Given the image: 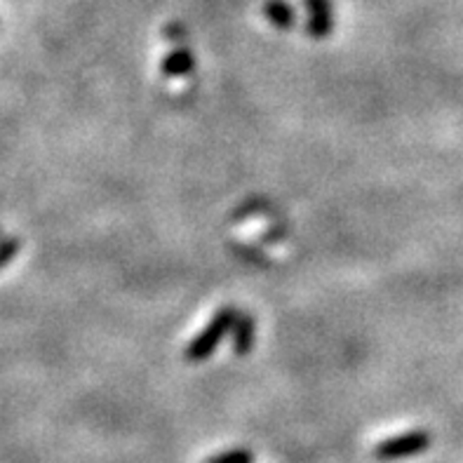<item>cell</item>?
Instances as JSON below:
<instances>
[{
  "mask_svg": "<svg viewBox=\"0 0 463 463\" xmlns=\"http://www.w3.org/2000/svg\"><path fill=\"white\" fill-rule=\"evenodd\" d=\"M238 313L241 311H235V308H231V306H223V308H219V311L210 317V323L200 329L194 339L188 341L186 351H184V358H186V363L198 364V363H205V360H210L212 355H214V351L219 348V344H222V341L231 335V329H233V323H235V317H238Z\"/></svg>",
  "mask_w": 463,
  "mask_h": 463,
  "instance_id": "1",
  "label": "cell"
},
{
  "mask_svg": "<svg viewBox=\"0 0 463 463\" xmlns=\"http://www.w3.org/2000/svg\"><path fill=\"white\" fill-rule=\"evenodd\" d=\"M433 438L429 430H410V433H400L382 440L374 447V457L379 461H400V458H410L423 454L430 447Z\"/></svg>",
  "mask_w": 463,
  "mask_h": 463,
  "instance_id": "2",
  "label": "cell"
},
{
  "mask_svg": "<svg viewBox=\"0 0 463 463\" xmlns=\"http://www.w3.org/2000/svg\"><path fill=\"white\" fill-rule=\"evenodd\" d=\"M304 7L308 12L306 22V33L313 41H325L335 31V3L332 0H304Z\"/></svg>",
  "mask_w": 463,
  "mask_h": 463,
  "instance_id": "3",
  "label": "cell"
},
{
  "mask_svg": "<svg viewBox=\"0 0 463 463\" xmlns=\"http://www.w3.org/2000/svg\"><path fill=\"white\" fill-rule=\"evenodd\" d=\"M254 344H257V320L250 313L241 311L235 317L233 329H231V346L238 358H245L252 353Z\"/></svg>",
  "mask_w": 463,
  "mask_h": 463,
  "instance_id": "4",
  "label": "cell"
},
{
  "mask_svg": "<svg viewBox=\"0 0 463 463\" xmlns=\"http://www.w3.org/2000/svg\"><path fill=\"white\" fill-rule=\"evenodd\" d=\"M195 69V57L186 45H176L170 54H165L160 61V71L167 78H182L188 76Z\"/></svg>",
  "mask_w": 463,
  "mask_h": 463,
  "instance_id": "5",
  "label": "cell"
},
{
  "mask_svg": "<svg viewBox=\"0 0 463 463\" xmlns=\"http://www.w3.org/2000/svg\"><path fill=\"white\" fill-rule=\"evenodd\" d=\"M261 12H264L266 22L270 26H276L278 31H289L297 24V19H299L297 17V10L288 0H266Z\"/></svg>",
  "mask_w": 463,
  "mask_h": 463,
  "instance_id": "6",
  "label": "cell"
},
{
  "mask_svg": "<svg viewBox=\"0 0 463 463\" xmlns=\"http://www.w3.org/2000/svg\"><path fill=\"white\" fill-rule=\"evenodd\" d=\"M254 454L245 447H235V449H229V452L214 454V457L207 458L205 463H254Z\"/></svg>",
  "mask_w": 463,
  "mask_h": 463,
  "instance_id": "7",
  "label": "cell"
},
{
  "mask_svg": "<svg viewBox=\"0 0 463 463\" xmlns=\"http://www.w3.org/2000/svg\"><path fill=\"white\" fill-rule=\"evenodd\" d=\"M19 247H22V242H19L17 235H5V238H0V270L5 269L12 259L17 257Z\"/></svg>",
  "mask_w": 463,
  "mask_h": 463,
  "instance_id": "8",
  "label": "cell"
},
{
  "mask_svg": "<svg viewBox=\"0 0 463 463\" xmlns=\"http://www.w3.org/2000/svg\"><path fill=\"white\" fill-rule=\"evenodd\" d=\"M0 238H3V235H0Z\"/></svg>",
  "mask_w": 463,
  "mask_h": 463,
  "instance_id": "9",
  "label": "cell"
}]
</instances>
